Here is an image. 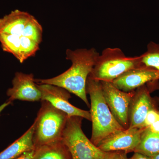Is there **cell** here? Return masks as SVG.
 I'll return each instance as SVG.
<instances>
[{
	"label": "cell",
	"mask_w": 159,
	"mask_h": 159,
	"mask_svg": "<svg viewBox=\"0 0 159 159\" xmlns=\"http://www.w3.org/2000/svg\"><path fill=\"white\" fill-rule=\"evenodd\" d=\"M68 117L48 101H42L41 106L34 121V148L61 140Z\"/></svg>",
	"instance_id": "obj_4"
},
{
	"label": "cell",
	"mask_w": 159,
	"mask_h": 159,
	"mask_svg": "<svg viewBox=\"0 0 159 159\" xmlns=\"http://www.w3.org/2000/svg\"><path fill=\"white\" fill-rule=\"evenodd\" d=\"M12 87L8 89V101L15 100L34 101L41 100V92L35 82L34 75L16 72L12 80Z\"/></svg>",
	"instance_id": "obj_10"
},
{
	"label": "cell",
	"mask_w": 159,
	"mask_h": 159,
	"mask_svg": "<svg viewBox=\"0 0 159 159\" xmlns=\"http://www.w3.org/2000/svg\"><path fill=\"white\" fill-rule=\"evenodd\" d=\"M134 152H139L149 157L159 153V134L145 129L142 133L141 141Z\"/></svg>",
	"instance_id": "obj_15"
},
{
	"label": "cell",
	"mask_w": 159,
	"mask_h": 159,
	"mask_svg": "<svg viewBox=\"0 0 159 159\" xmlns=\"http://www.w3.org/2000/svg\"><path fill=\"white\" fill-rule=\"evenodd\" d=\"M42 26L30 13L18 9L0 19V43L3 51L21 63L35 56L43 40Z\"/></svg>",
	"instance_id": "obj_1"
},
{
	"label": "cell",
	"mask_w": 159,
	"mask_h": 159,
	"mask_svg": "<svg viewBox=\"0 0 159 159\" xmlns=\"http://www.w3.org/2000/svg\"><path fill=\"white\" fill-rule=\"evenodd\" d=\"M37 85L41 92V101H48L69 117L79 116L91 121L90 111L77 108L70 103L69 99L71 98L70 95L65 89L47 84Z\"/></svg>",
	"instance_id": "obj_8"
},
{
	"label": "cell",
	"mask_w": 159,
	"mask_h": 159,
	"mask_svg": "<svg viewBox=\"0 0 159 159\" xmlns=\"http://www.w3.org/2000/svg\"><path fill=\"white\" fill-rule=\"evenodd\" d=\"M83 118L68 117L63 132L62 140L72 159H107L111 152H105L89 140L83 131Z\"/></svg>",
	"instance_id": "obj_5"
},
{
	"label": "cell",
	"mask_w": 159,
	"mask_h": 159,
	"mask_svg": "<svg viewBox=\"0 0 159 159\" xmlns=\"http://www.w3.org/2000/svg\"><path fill=\"white\" fill-rule=\"evenodd\" d=\"M144 128H128L112 135L97 147L105 152H134L141 141Z\"/></svg>",
	"instance_id": "obj_9"
},
{
	"label": "cell",
	"mask_w": 159,
	"mask_h": 159,
	"mask_svg": "<svg viewBox=\"0 0 159 159\" xmlns=\"http://www.w3.org/2000/svg\"><path fill=\"white\" fill-rule=\"evenodd\" d=\"M34 150L25 152L17 159H33Z\"/></svg>",
	"instance_id": "obj_21"
},
{
	"label": "cell",
	"mask_w": 159,
	"mask_h": 159,
	"mask_svg": "<svg viewBox=\"0 0 159 159\" xmlns=\"http://www.w3.org/2000/svg\"><path fill=\"white\" fill-rule=\"evenodd\" d=\"M146 129H148V130L154 133L159 134V117L155 122Z\"/></svg>",
	"instance_id": "obj_19"
},
{
	"label": "cell",
	"mask_w": 159,
	"mask_h": 159,
	"mask_svg": "<svg viewBox=\"0 0 159 159\" xmlns=\"http://www.w3.org/2000/svg\"><path fill=\"white\" fill-rule=\"evenodd\" d=\"M127 159H152L150 157L145 155L139 152H135L133 156Z\"/></svg>",
	"instance_id": "obj_20"
},
{
	"label": "cell",
	"mask_w": 159,
	"mask_h": 159,
	"mask_svg": "<svg viewBox=\"0 0 159 159\" xmlns=\"http://www.w3.org/2000/svg\"><path fill=\"white\" fill-rule=\"evenodd\" d=\"M107 159H127L126 153L123 152H111Z\"/></svg>",
	"instance_id": "obj_18"
},
{
	"label": "cell",
	"mask_w": 159,
	"mask_h": 159,
	"mask_svg": "<svg viewBox=\"0 0 159 159\" xmlns=\"http://www.w3.org/2000/svg\"><path fill=\"white\" fill-rule=\"evenodd\" d=\"M99 54L96 49H67L66 58L72 62L70 67L62 74L53 78L35 79L37 84H52L65 89L75 94L89 107L86 93V83Z\"/></svg>",
	"instance_id": "obj_2"
},
{
	"label": "cell",
	"mask_w": 159,
	"mask_h": 159,
	"mask_svg": "<svg viewBox=\"0 0 159 159\" xmlns=\"http://www.w3.org/2000/svg\"><path fill=\"white\" fill-rule=\"evenodd\" d=\"M150 157L152 159H159V153Z\"/></svg>",
	"instance_id": "obj_23"
},
{
	"label": "cell",
	"mask_w": 159,
	"mask_h": 159,
	"mask_svg": "<svg viewBox=\"0 0 159 159\" xmlns=\"http://www.w3.org/2000/svg\"><path fill=\"white\" fill-rule=\"evenodd\" d=\"M34 122L21 137L0 152V159H17L25 152L34 150Z\"/></svg>",
	"instance_id": "obj_13"
},
{
	"label": "cell",
	"mask_w": 159,
	"mask_h": 159,
	"mask_svg": "<svg viewBox=\"0 0 159 159\" xmlns=\"http://www.w3.org/2000/svg\"><path fill=\"white\" fill-rule=\"evenodd\" d=\"M11 102H10V101H7V102H5V103L2 104V105L0 106V114L2 112V111L4 109L6 108V107L8 106L9 104H11Z\"/></svg>",
	"instance_id": "obj_22"
},
{
	"label": "cell",
	"mask_w": 159,
	"mask_h": 159,
	"mask_svg": "<svg viewBox=\"0 0 159 159\" xmlns=\"http://www.w3.org/2000/svg\"><path fill=\"white\" fill-rule=\"evenodd\" d=\"M138 56H126L119 48H107L99 54L89 78L112 82L122 74L138 67Z\"/></svg>",
	"instance_id": "obj_6"
},
{
	"label": "cell",
	"mask_w": 159,
	"mask_h": 159,
	"mask_svg": "<svg viewBox=\"0 0 159 159\" xmlns=\"http://www.w3.org/2000/svg\"><path fill=\"white\" fill-rule=\"evenodd\" d=\"M102 93L112 114L123 128L129 126V114L134 91L125 92L116 88L111 82L100 81Z\"/></svg>",
	"instance_id": "obj_7"
},
{
	"label": "cell",
	"mask_w": 159,
	"mask_h": 159,
	"mask_svg": "<svg viewBox=\"0 0 159 159\" xmlns=\"http://www.w3.org/2000/svg\"><path fill=\"white\" fill-rule=\"evenodd\" d=\"M159 117V109L156 107L148 111L141 128H148L152 124H153L154 122H155Z\"/></svg>",
	"instance_id": "obj_17"
},
{
	"label": "cell",
	"mask_w": 159,
	"mask_h": 159,
	"mask_svg": "<svg viewBox=\"0 0 159 159\" xmlns=\"http://www.w3.org/2000/svg\"><path fill=\"white\" fill-rule=\"evenodd\" d=\"M86 93L91 100L92 134L91 141L96 146L114 134L125 129L114 116L106 102L101 82L88 78Z\"/></svg>",
	"instance_id": "obj_3"
},
{
	"label": "cell",
	"mask_w": 159,
	"mask_h": 159,
	"mask_svg": "<svg viewBox=\"0 0 159 159\" xmlns=\"http://www.w3.org/2000/svg\"><path fill=\"white\" fill-rule=\"evenodd\" d=\"M156 107L146 84L137 89L129 106L128 128H141L148 111Z\"/></svg>",
	"instance_id": "obj_11"
},
{
	"label": "cell",
	"mask_w": 159,
	"mask_h": 159,
	"mask_svg": "<svg viewBox=\"0 0 159 159\" xmlns=\"http://www.w3.org/2000/svg\"><path fill=\"white\" fill-rule=\"evenodd\" d=\"M158 80L159 71L145 68H135L125 72L111 83L120 90L131 92L148 83Z\"/></svg>",
	"instance_id": "obj_12"
},
{
	"label": "cell",
	"mask_w": 159,
	"mask_h": 159,
	"mask_svg": "<svg viewBox=\"0 0 159 159\" xmlns=\"http://www.w3.org/2000/svg\"><path fill=\"white\" fill-rule=\"evenodd\" d=\"M138 67L159 71V44L150 42L144 54L138 56Z\"/></svg>",
	"instance_id": "obj_16"
},
{
	"label": "cell",
	"mask_w": 159,
	"mask_h": 159,
	"mask_svg": "<svg viewBox=\"0 0 159 159\" xmlns=\"http://www.w3.org/2000/svg\"><path fill=\"white\" fill-rule=\"evenodd\" d=\"M33 159H72L70 153L62 140L35 148Z\"/></svg>",
	"instance_id": "obj_14"
}]
</instances>
